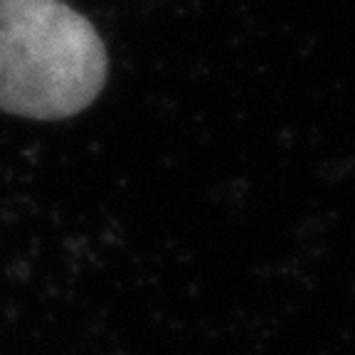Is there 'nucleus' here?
Segmentation results:
<instances>
[{
  "mask_svg": "<svg viewBox=\"0 0 355 355\" xmlns=\"http://www.w3.org/2000/svg\"><path fill=\"white\" fill-rule=\"evenodd\" d=\"M106 47L94 25L62 0H0V109L67 119L106 82Z\"/></svg>",
  "mask_w": 355,
  "mask_h": 355,
  "instance_id": "1",
  "label": "nucleus"
}]
</instances>
